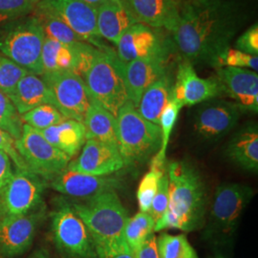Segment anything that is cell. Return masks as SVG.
Wrapping results in <instances>:
<instances>
[{
  "label": "cell",
  "mask_w": 258,
  "mask_h": 258,
  "mask_svg": "<svg viewBox=\"0 0 258 258\" xmlns=\"http://www.w3.org/2000/svg\"><path fill=\"white\" fill-rule=\"evenodd\" d=\"M217 80L221 84L222 91L226 92L240 109L258 111V75L256 72L243 68L220 67Z\"/></svg>",
  "instance_id": "obj_19"
},
{
  "label": "cell",
  "mask_w": 258,
  "mask_h": 258,
  "mask_svg": "<svg viewBox=\"0 0 258 258\" xmlns=\"http://www.w3.org/2000/svg\"><path fill=\"white\" fill-rule=\"evenodd\" d=\"M30 2H32L33 4H35V5H37V3L40 1V0H29Z\"/></svg>",
  "instance_id": "obj_46"
},
{
  "label": "cell",
  "mask_w": 258,
  "mask_h": 258,
  "mask_svg": "<svg viewBox=\"0 0 258 258\" xmlns=\"http://www.w3.org/2000/svg\"><path fill=\"white\" fill-rule=\"evenodd\" d=\"M0 150L9 157L12 163H14V165L16 166V169L31 172L28 168L27 165L25 164L23 158L19 154V150L17 148V141L7 132L1 129H0Z\"/></svg>",
  "instance_id": "obj_39"
},
{
  "label": "cell",
  "mask_w": 258,
  "mask_h": 258,
  "mask_svg": "<svg viewBox=\"0 0 258 258\" xmlns=\"http://www.w3.org/2000/svg\"><path fill=\"white\" fill-rule=\"evenodd\" d=\"M37 6L62 20L83 39L100 50L106 45L97 28V10L82 0H40Z\"/></svg>",
  "instance_id": "obj_12"
},
{
  "label": "cell",
  "mask_w": 258,
  "mask_h": 258,
  "mask_svg": "<svg viewBox=\"0 0 258 258\" xmlns=\"http://www.w3.org/2000/svg\"><path fill=\"white\" fill-rule=\"evenodd\" d=\"M47 184L59 194L86 200L99 194L116 191L121 183L115 177L88 175L66 168Z\"/></svg>",
  "instance_id": "obj_17"
},
{
  "label": "cell",
  "mask_w": 258,
  "mask_h": 258,
  "mask_svg": "<svg viewBox=\"0 0 258 258\" xmlns=\"http://www.w3.org/2000/svg\"><path fill=\"white\" fill-rule=\"evenodd\" d=\"M138 23L152 28H165L173 32L181 4L179 0H121Z\"/></svg>",
  "instance_id": "obj_20"
},
{
  "label": "cell",
  "mask_w": 258,
  "mask_h": 258,
  "mask_svg": "<svg viewBox=\"0 0 258 258\" xmlns=\"http://www.w3.org/2000/svg\"><path fill=\"white\" fill-rule=\"evenodd\" d=\"M117 45V56L122 63L156 55L166 49L154 30L135 23L121 35Z\"/></svg>",
  "instance_id": "obj_21"
},
{
  "label": "cell",
  "mask_w": 258,
  "mask_h": 258,
  "mask_svg": "<svg viewBox=\"0 0 258 258\" xmlns=\"http://www.w3.org/2000/svg\"><path fill=\"white\" fill-rule=\"evenodd\" d=\"M168 179L166 212L155 223V231L200 230L207 212V190L199 171L186 161L169 162L166 167Z\"/></svg>",
  "instance_id": "obj_2"
},
{
  "label": "cell",
  "mask_w": 258,
  "mask_h": 258,
  "mask_svg": "<svg viewBox=\"0 0 258 258\" xmlns=\"http://www.w3.org/2000/svg\"><path fill=\"white\" fill-rule=\"evenodd\" d=\"M124 166L119 148L97 140H86L80 156L70 161L68 169L93 176H110Z\"/></svg>",
  "instance_id": "obj_14"
},
{
  "label": "cell",
  "mask_w": 258,
  "mask_h": 258,
  "mask_svg": "<svg viewBox=\"0 0 258 258\" xmlns=\"http://www.w3.org/2000/svg\"><path fill=\"white\" fill-rule=\"evenodd\" d=\"M239 23L238 14L225 0H188L181 5L172 33L185 60L214 66L229 48Z\"/></svg>",
  "instance_id": "obj_1"
},
{
  "label": "cell",
  "mask_w": 258,
  "mask_h": 258,
  "mask_svg": "<svg viewBox=\"0 0 258 258\" xmlns=\"http://www.w3.org/2000/svg\"><path fill=\"white\" fill-rule=\"evenodd\" d=\"M27 70L0 54V91L8 97L14 92L19 81L28 74Z\"/></svg>",
  "instance_id": "obj_34"
},
{
  "label": "cell",
  "mask_w": 258,
  "mask_h": 258,
  "mask_svg": "<svg viewBox=\"0 0 258 258\" xmlns=\"http://www.w3.org/2000/svg\"><path fill=\"white\" fill-rule=\"evenodd\" d=\"M15 171L9 157L0 150V194L9 183Z\"/></svg>",
  "instance_id": "obj_42"
},
{
  "label": "cell",
  "mask_w": 258,
  "mask_h": 258,
  "mask_svg": "<svg viewBox=\"0 0 258 258\" xmlns=\"http://www.w3.org/2000/svg\"><path fill=\"white\" fill-rule=\"evenodd\" d=\"M40 133L47 142L71 159L79 153L86 142L83 122L72 119H66L49 128L41 130Z\"/></svg>",
  "instance_id": "obj_25"
},
{
  "label": "cell",
  "mask_w": 258,
  "mask_h": 258,
  "mask_svg": "<svg viewBox=\"0 0 258 258\" xmlns=\"http://www.w3.org/2000/svg\"><path fill=\"white\" fill-rule=\"evenodd\" d=\"M47 183L40 177L16 169L0 194V218L22 215L40 207Z\"/></svg>",
  "instance_id": "obj_11"
},
{
  "label": "cell",
  "mask_w": 258,
  "mask_h": 258,
  "mask_svg": "<svg viewBox=\"0 0 258 258\" xmlns=\"http://www.w3.org/2000/svg\"><path fill=\"white\" fill-rule=\"evenodd\" d=\"M163 175L164 173L162 172L149 170L142 178L137 190V200L141 212L148 213L149 212L152 200L156 194L159 181Z\"/></svg>",
  "instance_id": "obj_36"
},
{
  "label": "cell",
  "mask_w": 258,
  "mask_h": 258,
  "mask_svg": "<svg viewBox=\"0 0 258 258\" xmlns=\"http://www.w3.org/2000/svg\"><path fill=\"white\" fill-rule=\"evenodd\" d=\"M24 122L9 97L0 91V129L7 132L16 141L23 132Z\"/></svg>",
  "instance_id": "obj_33"
},
{
  "label": "cell",
  "mask_w": 258,
  "mask_h": 258,
  "mask_svg": "<svg viewBox=\"0 0 258 258\" xmlns=\"http://www.w3.org/2000/svg\"><path fill=\"white\" fill-rule=\"evenodd\" d=\"M168 205V179L166 172L161 177L156 194L152 200L148 214L153 218L156 223L166 213Z\"/></svg>",
  "instance_id": "obj_38"
},
{
  "label": "cell",
  "mask_w": 258,
  "mask_h": 258,
  "mask_svg": "<svg viewBox=\"0 0 258 258\" xmlns=\"http://www.w3.org/2000/svg\"><path fill=\"white\" fill-rule=\"evenodd\" d=\"M24 124L37 130H44L66 120L64 116L52 104H42L21 115Z\"/></svg>",
  "instance_id": "obj_32"
},
{
  "label": "cell",
  "mask_w": 258,
  "mask_h": 258,
  "mask_svg": "<svg viewBox=\"0 0 258 258\" xmlns=\"http://www.w3.org/2000/svg\"><path fill=\"white\" fill-rule=\"evenodd\" d=\"M40 77L52 93L57 110L66 119L83 122L90 104L83 78L72 71L46 73Z\"/></svg>",
  "instance_id": "obj_10"
},
{
  "label": "cell",
  "mask_w": 258,
  "mask_h": 258,
  "mask_svg": "<svg viewBox=\"0 0 258 258\" xmlns=\"http://www.w3.org/2000/svg\"><path fill=\"white\" fill-rule=\"evenodd\" d=\"M83 123L86 140H97L118 148L116 117L100 104L90 101Z\"/></svg>",
  "instance_id": "obj_27"
},
{
  "label": "cell",
  "mask_w": 258,
  "mask_h": 258,
  "mask_svg": "<svg viewBox=\"0 0 258 258\" xmlns=\"http://www.w3.org/2000/svg\"><path fill=\"white\" fill-rule=\"evenodd\" d=\"M215 67H234V68H250L256 72L258 69L257 55H249L237 49L228 48L218 56Z\"/></svg>",
  "instance_id": "obj_35"
},
{
  "label": "cell",
  "mask_w": 258,
  "mask_h": 258,
  "mask_svg": "<svg viewBox=\"0 0 258 258\" xmlns=\"http://www.w3.org/2000/svg\"><path fill=\"white\" fill-rule=\"evenodd\" d=\"M155 222L148 212H140L129 217L124 229V237L132 253L136 252L148 236L154 232Z\"/></svg>",
  "instance_id": "obj_30"
},
{
  "label": "cell",
  "mask_w": 258,
  "mask_h": 258,
  "mask_svg": "<svg viewBox=\"0 0 258 258\" xmlns=\"http://www.w3.org/2000/svg\"><path fill=\"white\" fill-rule=\"evenodd\" d=\"M226 155L241 168L257 172V124L249 123L237 131L227 146Z\"/></svg>",
  "instance_id": "obj_23"
},
{
  "label": "cell",
  "mask_w": 258,
  "mask_h": 258,
  "mask_svg": "<svg viewBox=\"0 0 258 258\" xmlns=\"http://www.w3.org/2000/svg\"><path fill=\"white\" fill-rule=\"evenodd\" d=\"M112 258H135L133 253L131 252L130 249H125V250H122L120 251V253L116 254L115 256H113Z\"/></svg>",
  "instance_id": "obj_44"
},
{
  "label": "cell",
  "mask_w": 258,
  "mask_h": 258,
  "mask_svg": "<svg viewBox=\"0 0 258 258\" xmlns=\"http://www.w3.org/2000/svg\"><path fill=\"white\" fill-rule=\"evenodd\" d=\"M235 46L241 52L249 55H258V26L257 24L249 28L237 39Z\"/></svg>",
  "instance_id": "obj_40"
},
{
  "label": "cell",
  "mask_w": 258,
  "mask_h": 258,
  "mask_svg": "<svg viewBox=\"0 0 258 258\" xmlns=\"http://www.w3.org/2000/svg\"><path fill=\"white\" fill-rule=\"evenodd\" d=\"M17 148L29 170L43 179L47 184L64 171L71 158L53 147L40 131L24 124Z\"/></svg>",
  "instance_id": "obj_9"
},
{
  "label": "cell",
  "mask_w": 258,
  "mask_h": 258,
  "mask_svg": "<svg viewBox=\"0 0 258 258\" xmlns=\"http://www.w3.org/2000/svg\"><path fill=\"white\" fill-rule=\"evenodd\" d=\"M135 258H160L157 247V237L155 233H151L141 248L133 253Z\"/></svg>",
  "instance_id": "obj_41"
},
{
  "label": "cell",
  "mask_w": 258,
  "mask_h": 258,
  "mask_svg": "<svg viewBox=\"0 0 258 258\" xmlns=\"http://www.w3.org/2000/svg\"><path fill=\"white\" fill-rule=\"evenodd\" d=\"M45 39L40 23L33 15L0 26V53L27 70L42 76V47Z\"/></svg>",
  "instance_id": "obj_6"
},
{
  "label": "cell",
  "mask_w": 258,
  "mask_h": 258,
  "mask_svg": "<svg viewBox=\"0 0 258 258\" xmlns=\"http://www.w3.org/2000/svg\"><path fill=\"white\" fill-rule=\"evenodd\" d=\"M81 42L83 41L73 45H67L45 37L41 54L43 74L61 71H72L77 74Z\"/></svg>",
  "instance_id": "obj_26"
},
{
  "label": "cell",
  "mask_w": 258,
  "mask_h": 258,
  "mask_svg": "<svg viewBox=\"0 0 258 258\" xmlns=\"http://www.w3.org/2000/svg\"><path fill=\"white\" fill-rule=\"evenodd\" d=\"M221 84L217 79H202L198 77L191 62L184 60L178 67L176 82L172 88V96L183 107L192 106L208 102L218 97Z\"/></svg>",
  "instance_id": "obj_18"
},
{
  "label": "cell",
  "mask_w": 258,
  "mask_h": 258,
  "mask_svg": "<svg viewBox=\"0 0 258 258\" xmlns=\"http://www.w3.org/2000/svg\"><path fill=\"white\" fill-rule=\"evenodd\" d=\"M9 98L20 116L42 104L54 105L52 93L46 83L40 76L31 73L19 81Z\"/></svg>",
  "instance_id": "obj_24"
},
{
  "label": "cell",
  "mask_w": 258,
  "mask_h": 258,
  "mask_svg": "<svg viewBox=\"0 0 258 258\" xmlns=\"http://www.w3.org/2000/svg\"><path fill=\"white\" fill-rule=\"evenodd\" d=\"M82 1L86 3V4H88V5H90L94 9L97 10L107 0H82Z\"/></svg>",
  "instance_id": "obj_43"
},
{
  "label": "cell",
  "mask_w": 258,
  "mask_h": 258,
  "mask_svg": "<svg viewBox=\"0 0 258 258\" xmlns=\"http://www.w3.org/2000/svg\"><path fill=\"white\" fill-rule=\"evenodd\" d=\"M252 196L253 190L248 185L237 183L219 184L214 194L205 231L206 238L215 242H225L231 238Z\"/></svg>",
  "instance_id": "obj_7"
},
{
  "label": "cell",
  "mask_w": 258,
  "mask_h": 258,
  "mask_svg": "<svg viewBox=\"0 0 258 258\" xmlns=\"http://www.w3.org/2000/svg\"><path fill=\"white\" fill-rule=\"evenodd\" d=\"M30 258H49V256H48V254H47L44 250L39 249V250L35 251L34 254Z\"/></svg>",
  "instance_id": "obj_45"
},
{
  "label": "cell",
  "mask_w": 258,
  "mask_h": 258,
  "mask_svg": "<svg viewBox=\"0 0 258 258\" xmlns=\"http://www.w3.org/2000/svg\"><path fill=\"white\" fill-rule=\"evenodd\" d=\"M124 63L110 47L97 50L82 78L90 101L97 102L115 117L128 101L124 77Z\"/></svg>",
  "instance_id": "obj_4"
},
{
  "label": "cell",
  "mask_w": 258,
  "mask_h": 258,
  "mask_svg": "<svg viewBox=\"0 0 258 258\" xmlns=\"http://www.w3.org/2000/svg\"><path fill=\"white\" fill-rule=\"evenodd\" d=\"M51 231L65 258H98L89 231L70 204L62 202L51 212Z\"/></svg>",
  "instance_id": "obj_8"
},
{
  "label": "cell",
  "mask_w": 258,
  "mask_h": 258,
  "mask_svg": "<svg viewBox=\"0 0 258 258\" xmlns=\"http://www.w3.org/2000/svg\"><path fill=\"white\" fill-rule=\"evenodd\" d=\"M167 73L166 49L156 55L139 58L124 64L123 77L128 101L137 108L144 92Z\"/></svg>",
  "instance_id": "obj_16"
},
{
  "label": "cell",
  "mask_w": 258,
  "mask_h": 258,
  "mask_svg": "<svg viewBox=\"0 0 258 258\" xmlns=\"http://www.w3.org/2000/svg\"><path fill=\"white\" fill-rule=\"evenodd\" d=\"M44 216L45 209L38 207L26 214L0 218V258L17 257L28 250Z\"/></svg>",
  "instance_id": "obj_13"
},
{
  "label": "cell",
  "mask_w": 258,
  "mask_h": 258,
  "mask_svg": "<svg viewBox=\"0 0 258 258\" xmlns=\"http://www.w3.org/2000/svg\"><path fill=\"white\" fill-rule=\"evenodd\" d=\"M172 88V79L166 73L144 92L137 107L139 113L146 120L159 125L161 114L170 100Z\"/></svg>",
  "instance_id": "obj_28"
},
{
  "label": "cell",
  "mask_w": 258,
  "mask_h": 258,
  "mask_svg": "<svg viewBox=\"0 0 258 258\" xmlns=\"http://www.w3.org/2000/svg\"><path fill=\"white\" fill-rule=\"evenodd\" d=\"M138 23L121 0H107L97 9V28L100 37L117 44L121 35Z\"/></svg>",
  "instance_id": "obj_22"
},
{
  "label": "cell",
  "mask_w": 258,
  "mask_h": 258,
  "mask_svg": "<svg viewBox=\"0 0 258 258\" xmlns=\"http://www.w3.org/2000/svg\"><path fill=\"white\" fill-rule=\"evenodd\" d=\"M241 109L235 102L212 101L197 110L194 127L206 140H218L231 132L237 124Z\"/></svg>",
  "instance_id": "obj_15"
},
{
  "label": "cell",
  "mask_w": 258,
  "mask_h": 258,
  "mask_svg": "<svg viewBox=\"0 0 258 258\" xmlns=\"http://www.w3.org/2000/svg\"><path fill=\"white\" fill-rule=\"evenodd\" d=\"M70 205L89 231L98 258H112L129 249L124 237L128 212L116 191Z\"/></svg>",
  "instance_id": "obj_3"
},
{
  "label": "cell",
  "mask_w": 258,
  "mask_h": 258,
  "mask_svg": "<svg viewBox=\"0 0 258 258\" xmlns=\"http://www.w3.org/2000/svg\"><path fill=\"white\" fill-rule=\"evenodd\" d=\"M117 140L124 166L145 163L161 147V128L146 120L130 101L125 102L116 116Z\"/></svg>",
  "instance_id": "obj_5"
},
{
  "label": "cell",
  "mask_w": 258,
  "mask_h": 258,
  "mask_svg": "<svg viewBox=\"0 0 258 258\" xmlns=\"http://www.w3.org/2000/svg\"><path fill=\"white\" fill-rule=\"evenodd\" d=\"M160 258H199L184 234L164 232L157 238Z\"/></svg>",
  "instance_id": "obj_31"
},
{
  "label": "cell",
  "mask_w": 258,
  "mask_h": 258,
  "mask_svg": "<svg viewBox=\"0 0 258 258\" xmlns=\"http://www.w3.org/2000/svg\"><path fill=\"white\" fill-rule=\"evenodd\" d=\"M36 5L29 0H0V26L10 21L27 17Z\"/></svg>",
  "instance_id": "obj_37"
},
{
  "label": "cell",
  "mask_w": 258,
  "mask_h": 258,
  "mask_svg": "<svg viewBox=\"0 0 258 258\" xmlns=\"http://www.w3.org/2000/svg\"><path fill=\"white\" fill-rule=\"evenodd\" d=\"M32 14L40 23L45 37L59 41L67 45H73L80 41H83L62 20L47 12L46 10L36 5Z\"/></svg>",
  "instance_id": "obj_29"
}]
</instances>
